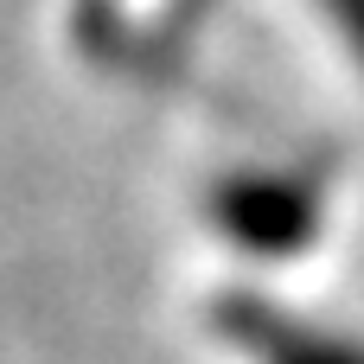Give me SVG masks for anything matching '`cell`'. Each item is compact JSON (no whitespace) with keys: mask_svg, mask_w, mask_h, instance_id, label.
<instances>
[{"mask_svg":"<svg viewBox=\"0 0 364 364\" xmlns=\"http://www.w3.org/2000/svg\"><path fill=\"white\" fill-rule=\"evenodd\" d=\"M211 326L230 339V352H243V364H364V346L301 320L282 301L262 294H224L211 307Z\"/></svg>","mask_w":364,"mask_h":364,"instance_id":"obj_2","label":"cell"},{"mask_svg":"<svg viewBox=\"0 0 364 364\" xmlns=\"http://www.w3.org/2000/svg\"><path fill=\"white\" fill-rule=\"evenodd\" d=\"M314 6H320V13H326V26L346 38V51L364 64V0H314Z\"/></svg>","mask_w":364,"mask_h":364,"instance_id":"obj_3","label":"cell"},{"mask_svg":"<svg viewBox=\"0 0 364 364\" xmlns=\"http://www.w3.org/2000/svg\"><path fill=\"white\" fill-rule=\"evenodd\" d=\"M211 224L250 256H294L320 230V198L294 173H230L211 186Z\"/></svg>","mask_w":364,"mask_h":364,"instance_id":"obj_1","label":"cell"}]
</instances>
